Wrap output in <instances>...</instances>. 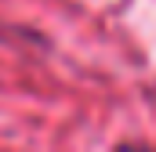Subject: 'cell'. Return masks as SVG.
<instances>
[{"mask_svg": "<svg viewBox=\"0 0 156 152\" xmlns=\"http://www.w3.org/2000/svg\"><path fill=\"white\" fill-rule=\"evenodd\" d=\"M120 152H142V149H138V145H127V149H120ZM149 152H153V149H149Z\"/></svg>", "mask_w": 156, "mask_h": 152, "instance_id": "obj_1", "label": "cell"}]
</instances>
